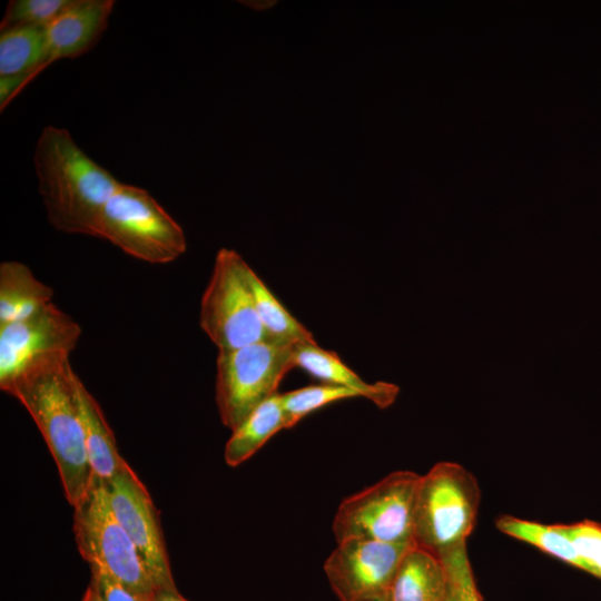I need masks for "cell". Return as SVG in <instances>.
<instances>
[{"label":"cell","instance_id":"6da1fadb","mask_svg":"<svg viewBox=\"0 0 601 601\" xmlns=\"http://www.w3.org/2000/svg\"><path fill=\"white\" fill-rule=\"evenodd\" d=\"M77 374L69 355L40 358L0 384L29 412L55 460L65 496L75 508L86 494L92 472L76 396Z\"/></svg>","mask_w":601,"mask_h":601},{"label":"cell","instance_id":"7a4b0ae2","mask_svg":"<svg viewBox=\"0 0 601 601\" xmlns=\"http://www.w3.org/2000/svg\"><path fill=\"white\" fill-rule=\"evenodd\" d=\"M33 165L51 226L96 237L100 214L121 183L93 161L67 129L55 126L42 129Z\"/></svg>","mask_w":601,"mask_h":601},{"label":"cell","instance_id":"3957f363","mask_svg":"<svg viewBox=\"0 0 601 601\" xmlns=\"http://www.w3.org/2000/svg\"><path fill=\"white\" fill-rule=\"evenodd\" d=\"M481 491L475 476L454 462H439L421 475L414 509L413 542L437 555L466 543Z\"/></svg>","mask_w":601,"mask_h":601},{"label":"cell","instance_id":"277c9868","mask_svg":"<svg viewBox=\"0 0 601 601\" xmlns=\"http://www.w3.org/2000/svg\"><path fill=\"white\" fill-rule=\"evenodd\" d=\"M73 509V535L82 559L108 572L142 601H151L157 588L110 505L107 484L92 476Z\"/></svg>","mask_w":601,"mask_h":601},{"label":"cell","instance_id":"5b68a950","mask_svg":"<svg viewBox=\"0 0 601 601\" xmlns=\"http://www.w3.org/2000/svg\"><path fill=\"white\" fill-rule=\"evenodd\" d=\"M96 237L149 264H168L187 248L181 226L144 188L121 183L106 203Z\"/></svg>","mask_w":601,"mask_h":601},{"label":"cell","instance_id":"8992f818","mask_svg":"<svg viewBox=\"0 0 601 601\" xmlns=\"http://www.w3.org/2000/svg\"><path fill=\"white\" fill-rule=\"evenodd\" d=\"M420 479L421 475L412 471H395L344 499L333 521L336 542L364 539L414 543V509Z\"/></svg>","mask_w":601,"mask_h":601},{"label":"cell","instance_id":"52a82bcc","mask_svg":"<svg viewBox=\"0 0 601 601\" xmlns=\"http://www.w3.org/2000/svg\"><path fill=\"white\" fill-rule=\"evenodd\" d=\"M293 346L260 341L229 351L216 359V404L224 426L234 430L260 403L277 394L295 367Z\"/></svg>","mask_w":601,"mask_h":601},{"label":"cell","instance_id":"ba28073f","mask_svg":"<svg viewBox=\"0 0 601 601\" xmlns=\"http://www.w3.org/2000/svg\"><path fill=\"white\" fill-rule=\"evenodd\" d=\"M245 260L220 248L200 300L199 325L218 351L268 341L244 277Z\"/></svg>","mask_w":601,"mask_h":601},{"label":"cell","instance_id":"9c48e42d","mask_svg":"<svg viewBox=\"0 0 601 601\" xmlns=\"http://www.w3.org/2000/svg\"><path fill=\"white\" fill-rule=\"evenodd\" d=\"M412 544L343 540L327 556L324 572L339 601H385L395 572Z\"/></svg>","mask_w":601,"mask_h":601},{"label":"cell","instance_id":"30bf717a","mask_svg":"<svg viewBox=\"0 0 601 601\" xmlns=\"http://www.w3.org/2000/svg\"><path fill=\"white\" fill-rule=\"evenodd\" d=\"M107 489L110 505L138 549L157 590H177L158 511L148 490L127 462Z\"/></svg>","mask_w":601,"mask_h":601},{"label":"cell","instance_id":"8fae6325","mask_svg":"<svg viewBox=\"0 0 601 601\" xmlns=\"http://www.w3.org/2000/svg\"><path fill=\"white\" fill-rule=\"evenodd\" d=\"M80 336V325L52 303L26 318L0 325V384L40 358L70 355Z\"/></svg>","mask_w":601,"mask_h":601},{"label":"cell","instance_id":"7c38bea8","mask_svg":"<svg viewBox=\"0 0 601 601\" xmlns=\"http://www.w3.org/2000/svg\"><path fill=\"white\" fill-rule=\"evenodd\" d=\"M114 0H73L47 28L42 70L57 60L77 58L90 50L108 27Z\"/></svg>","mask_w":601,"mask_h":601},{"label":"cell","instance_id":"4fadbf2b","mask_svg":"<svg viewBox=\"0 0 601 601\" xmlns=\"http://www.w3.org/2000/svg\"><path fill=\"white\" fill-rule=\"evenodd\" d=\"M293 358L295 367L304 370L323 383L356 391L380 408L392 405L400 393L398 386L392 383L365 382L335 352L322 348L315 341L294 345Z\"/></svg>","mask_w":601,"mask_h":601},{"label":"cell","instance_id":"5bb4252c","mask_svg":"<svg viewBox=\"0 0 601 601\" xmlns=\"http://www.w3.org/2000/svg\"><path fill=\"white\" fill-rule=\"evenodd\" d=\"M450 592L441 558L413 543L395 572L385 601H447Z\"/></svg>","mask_w":601,"mask_h":601},{"label":"cell","instance_id":"9a60e30c","mask_svg":"<svg viewBox=\"0 0 601 601\" xmlns=\"http://www.w3.org/2000/svg\"><path fill=\"white\" fill-rule=\"evenodd\" d=\"M76 396L92 476L108 484L121 470L126 460L118 451L114 432L100 405L78 375Z\"/></svg>","mask_w":601,"mask_h":601},{"label":"cell","instance_id":"2e32d148","mask_svg":"<svg viewBox=\"0 0 601 601\" xmlns=\"http://www.w3.org/2000/svg\"><path fill=\"white\" fill-rule=\"evenodd\" d=\"M53 289L16 260L0 264V325L26 318L49 305Z\"/></svg>","mask_w":601,"mask_h":601},{"label":"cell","instance_id":"e0dca14e","mask_svg":"<svg viewBox=\"0 0 601 601\" xmlns=\"http://www.w3.org/2000/svg\"><path fill=\"white\" fill-rule=\"evenodd\" d=\"M287 428V418L279 393L255 407L234 430L226 442L224 459L236 467L252 457L270 437Z\"/></svg>","mask_w":601,"mask_h":601},{"label":"cell","instance_id":"ac0fdd59","mask_svg":"<svg viewBox=\"0 0 601 601\" xmlns=\"http://www.w3.org/2000/svg\"><path fill=\"white\" fill-rule=\"evenodd\" d=\"M47 28L17 27L0 31V78H22L23 88L42 71Z\"/></svg>","mask_w":601,"mask_h":601},{"label":"cell","instance_id":"d6986e66","mask_svg":"<svg viewBox=\"0 0 601 601\" xmlns=\"http://www.w3.org/2000/svg\"><path fill=\"white\" fill-rule=\"evenodd\" d=\"M243 273L268 341L283 345L315 341L312 333L286 309L246 262Z\"/></svg>","mask_w":601,"mask_h":601},{"label":"cell","instance_id":"ffe728a7","mask_svg":"<svg viewBox=\"0 0 601 601\" xmlns=\"http://www.w3.org/2000/svg\"><path fill=\"white\" fill-rule=\"evenodd\" d=\"M496 528L509 536L532 544L550 555L587 571L585 564L560 524L545 525L503 515L497 519Z\"/></svg>","mask_w":601,"mask_h":601},{"label":"cell","instance_id":"44dd1931","mask_svg":"<svg viewBox=\"0 0 601 601\" xmlns=\"http://www.w3.org/2000/svg\"><path fill=\"white\" fill-rule=\"evenodd\" d=\"M287 418V428L296 425L308 414L333 402L362 397L356 391L333 384H316L280 394Z\"/></svg>","mask_w":601,"mask_h":601},{"label":"cell","instance_id":"7402d4cb","mask_svg":"<svg viewBox=\"0 0 601 601\" xmlns=\"http://www.w3.org/2000/svg\"><path fill=\"white\" fill-rule=\"evenodd\" d=\"M73 0H11L0 23V31L17 27L48 28Z\"/></svg>","mask_w":601,"mask_h":601},{"label":"cell","instance_id":"603a6c76","mask_svg":"<svg viewBox=\"0 0 601 601\" xmlns=\"http://www.w3.org/2000/svg\"><path fill=\"white\" fill-rule=\"evenodd\" d=\"M439 556L447 571L451 592L455 601H482L469 561L466 543Z\"/></svg>","mask_w":601,"mask_h":601},{"label":"cell","instance_id":"cb8c5ba5","mask_svg":"<svg viewBox=\"0 0 601 601\" xmlns=\"http://www.w3.org/2000/svg\"><path fill=\"white\" fill-rule=\"evenodd\" d=\"M572 541L587 571L601 578V524L584 521L575 524H560Z\"/></svg>","mask_w":601,"mask_h":601},{"label":"cell","instance_id":"d4e9b609","mask_svg":"<svg viewBox=\"0 0 601 601\" xmlns=\"http://www.w3.org/2000/svg\"><path fill=\"white\" fill-rule=\"evenodd\" d=\"M91 582L102 601H142L112 575L100 568L90 566Z\"/></svg>","mask_w":601,"mask_h":601},{"label":"cell","instance_id":"484cf974","mask_svg":"<svg viewBox=\"0 0 601 601\" xmlns=\"http://www.w3.org/2000/svg\"><path fill=\"white\" fill-rule=\"evenodd\" d=\"M151 601H188L185 599L178 590H156Z\"/></svg>","mask_w":601,"mask_h":601},{"label":"cell","instance_id":"4316f807","mask_svg":"<svg viewBox=\"0 0 601 601\" xmlns=\"http://www.w3.org/2000/svg\"><path fill=\"white\" fill-rule=\"evenodd\" d=\"M242 3H245L246 6L253 8V9H256L258 11H262V10H266V9H269L272 8L275 3H277V1H239Z\"/></svg>","mask_w":601,"mask_h":601},{"label":"cell","instance_id":"83f0119b","mask_svg":"<svg viewBox=\"0 0 601 601\" xmlns=\"http://www.w3.org/2000/svg\"><path fill=\"white\" fill-rule=\"evenodd\" d=\"M81 601H102L96 585L92 582H90L89 587L87 588Z\"/></svg>","mask_w":601,"mask_h":601},{"label":"cell","instance_id":"f1b7e54d","mask_svg":"<svg viewBox=\"0 0 601 601\" xmlns=\"http://www.w3.org/2000/svg\"><path fill=\"white\" fill-rule=\"evenodd\" d=\"M447 601H455V598L453 597L452 592H450Z\"/></svg>","mask_w":601,"mask_h":601}]
</instances>
